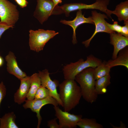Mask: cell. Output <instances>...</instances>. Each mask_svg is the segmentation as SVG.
Here are the masks:
<instances>
[{"label": "cell", "mask_w": 128, "mask_h": 128, "mask_svg": "<svg viewBox=\"0 0 128 128\" xmlns=\"http://www.w3.org/2000/svg\"><path fill=\"white\" fill-rule=\"evenodd\" d=\"M59 98L64 111L69 112L79 103L82 95L80 87L73 79H65L59 85Z\"/></svg>", "instance_id": "cell-1"}, {"label": "cell", "mask_w": 128, "mask_h": 128, "mask_svg": "<svg viewBox=\"0 0 128 128\" xmlns=\"http://www.w3.org/2000/svg\"><path fill=\"white\" fill-rule=\"evenodd\" d=\"M94 69L91 67L87 68L78 74L75 78L80 85L82 96L91 104L96 101L98 95L95 89Z\"/></svg>", "instance_id": "cell-2"}, {"label": "cell", "mask_w": 128, "mask_h": 128, "mask_svg": "<svg viewBox=\"0 0 128 128\" xmlns=\"http://www.w3.org/2000/svg\"><path fill=\"white\" fill-rule=\"evenodd\" d=\"M102 62L100 59L90 55L85 60L81 58L76 62L66 64L63 68L64 79L75 80L76 76L84 69L90 67L95 68Z\"/></svg>", "instance_id": "cell-3"}, {"label": "cell", "mask_w": 128, "mask_h": 128, "mask_svg": "<svg viewBox=\"0 0 128 128\" xmlns=\"http://www.w3.org/2000/svg\"><path fill=\"white\" fill-rule=\"evenodd\" d=\"M110 2V0H96L94 3L91 4L81 3H71L64 4L60 7L66 17H68L70 13L73 11L83 9H96L104 13L113 21L111 16V10L107 8Z\"/></svg>", "instance_id": "cell-4"}, {"label": "cell", "mask_w": 128, "mask_h": 128, "mask_svg": "<svg viewBox=\"0 0 128 128\" xmlns=\"http://www.w3.org/2000/svg\"><path fill=\"white\" fill-rule=\"evenodd\" d=\"M29 45L31 50L38 52L42 50L46 43L59 34L54 30L39 29L29 31Z\"/></svg>", "instance_id": "cell-5"}, {"label": "cell", "mask_w": 128, "mask_h": 128, "mask_svg": "<svg viewBox=\"0 0 128 128\" xmlns=\"http://www.w3.org/2000/svg\"><path fill=\"white\" fill-rule=\"evenodd\" d=\"M37 4L33 16L41 24L52 15L64 14L60 6H55L53 0H37Z\"/></svg>", "instance_id": "cell-6"}, {"label": "cell", "mask_w": 128, "mask_h": 128, "mask_svg": "<svg viewBox=\"0 0 128 128\" xmlns=\"http://www.w3.org/2000/svg\"><path fill=\"white\" fill-rule=\"evenodd\" d=\"M19 16L16 5L8 0H0V23L13 26Z\"/></svg>", "instance_id": "cell-7"}, {"label": "cell", "mask_w": 128, "mask_h": 128, "mask_svg": "<svg viewBox=\"0 0 128 128\" xmlns=\"http://www.w3.org/2000/svg\"><path fill=\"white\" fill-rule=\"evenodd\" d=\"M23 107L25 109H30L32 112L36 114L38 119L37 128H39L42 119L40 115V110L42 108L47 104H51L54 106H58L59 105L56 100L52 96H49L44 99L32 100H27L25 101Z\"/></svg>", "instance_id": "cell-8"}, {"label": "cell", "mask_w": 128, "mask_h": 128, "mask_svg": "<svg viewBox=\"0 0 128 128\" xmlns=\"http://www.w3.org/2000/svg\"><path fill=\"white\" fill-rule=\"evenodd\" d=\"M55 116L59 120V128H74L82 118L81 115L71 114L63 111L58 106H54Z\"/></svg>", "instance_id": "cell-9"}, {"label": "cell", "mask_w": 128, "mask_h": 128, "mask_svg": "<svg viewBox=\"0 0 128 128\" xmlns=\"http://www.w3.org/2000/svg\"><path fill=\"white\" fill-rule=\"evenodd\" d=\"M91 14V17L95 25V28L91 37L88 39L82 42L86 47L89 46L90 42L98 33L105 32L110 34L114 32L110 29L106 24V21L105 19H108V18L106 14L98 13L96 10L92 11Z\"/></svg>", "instance_id": "cell-10"}, {"label": "cell", "mask_w": 128, "mask_h": 128, "mask_svg": "<svg viewBox=\"0 0 128 128\" xmlns=\"http://www.w3.org/2000/svg\"><path fill=\"white\" fill-rule=\"evenodd\" d=\"M38 73L41 79V85L50 91L51 96L56 100L59 105L63 107V103L57 90V88L59 84L58 81L56 80L53 81L51 80L50 77V73L47 69L39 71Z\"/></svg>", "instance_id": "cell-11"}, {"label": "cell", "mask_w": 128, "mask_h": 128, "mask_svg": "<svg viewBox=\"0 0 128 128\" xmlns=\"http://www.w3.org/2000/svg\"><path fill=\"white\" fill-rule=\"evenodd\" d=\"M60 22L63 24L70 26L73 28V33L72 41L74 45L76 44L77 43L76 31L79 26L85 23L94 25L91 16L87 18H85L84 15L82 14V10H78L76 13V17L73 20L67 21L65 20H61Z\"/></svg>", "instance_id": "cell-12"}, {"label": "cell", "mask_w": 128, "mask_h": 128, "mask_svg": "<svg viewBox=\"0 0 128 128\" xmlns=\"http://www.w3.org/2000/svg\"><path fill=\"white\" fill-rule=\"evenodd\" d=\"M8 72L20 80L27 76L26 73L19 67L14 53L9 51L5 57Z\"/></svg>", "instance_id": "cell-13"}, {"label": "cell", "mask_w": 128, "mask_h": 128, "mask_svg": "<svg viewBox=\"0 0 128 128\" xmlns=\"http://www.w3.org/2000/svg\"><path fill=\"white\" fill-rule=\"evenodd\" d=\"M110 34V43L114 46L112 59L116 58L119 52L128 45V37L114 32Z\"/></svg>", "instance_id": "cell-14"}, {"label": "cell", "mask_w": 128, "mask_h": 128, "mask_svg": "<svg viewBox=\"0 0 128 128\" xmlns=\"http://www.w3.org/2000/svg\"><path fill=\"white\" fill-rule=\"evenodd\" d=\"M20 80V87L14 96V102L19 105L21 104L26 100L30 86V77L27 76Z\"/></svg>", "instance_id": "cell-15"}, {"label": "cell", "mask_w": 128, "mask_h": 128, "mask_svg": "<svg viewBox=\"0 0 128 128\" xmlns=\"http://www.w3.org/2000/svg\"><path fill=\"white\" fill-rule=\"evenodd\" d=\"M125 48L120 51L116 58L106 62V65L110 69L115 66L122 65L128 69V48Z\"/></svg>", "instance_id": "cell-16"}, {"label": "cell", "mask_w": 128, "mask_h": 128, "mask_svg": "<svg viewBox=\"0 0 128 128\" xmlns=\"http://www.w3.org/2000/svg\"><path fill=\"white\" fill-rule=\"evenodd\" d=\"M111 14L115 15L118 20L124 22L128 21V0L121 2L116 6L115 10H111Z\"/></svg>", "instance_id": "cell-17"}, {"label": "cell", "mask_w": 128, "mask_h": 128, "mask_svg": "<svg viewBox=\"0 0 128 128\" xmlns=\"http://www.w3.org/2000/svg\"><path fill=\"white\" fill-rule=\"evenodd\" d=\"M30 77V86L27 98L28 100H32L34 99L35 94L41 83L38 73H33Z\"/></svg>", "instance_id": "cell-18"}, {"label": "cell", "mask_w": 128, "mask_h": 128, "mask_svg": "<svg viewBox=\"0 0 128 128\" xmlns=\"http://www.w3.org/2000/svg\"><path fill=\"white\" fill-rule=\"evenodd\" d=\"M16 116L13 112L5 114L0 118V128H18L15 123Z\"/></svg>", "instance_id": "cell-19"}, {"label": "cell", "mask_w": 128, "mask_h": 128, "mask_svg": "<svg viewBox=\"0 0 128 128\" xmlns=\"http://www.w3.org/2000/svg\"><path fill=\"white\" fill-rule=\"evenodd\" d=\"M111 77L110 74L96 80L95 83V89L98 95L102 94V91L111 83Z\"/></svg>", "instance_id": "cell-20"}, {"label": "cell", "mask_w": 128, "mask_h": 128, "mask_svg": "<svg viewBox=\"0 0 128 128\" xmlns=\"http://www.w3.org/2000/svg\"><path fill=\"white\" fill-rule=\"evenodd\" d=\"M77 126L81 128H103L102 124L97 123L93 118H82L77 123Z\"/></svg>", "instance_id": "cell-21"}, {"label": "cell", "mask_w": 128, "mask_h": 128, "mask_svg": "<svg viewBox=\"0 0 128 128\" xmlns=\"http://www.w3.org/2000/svg\"><path fill=\"white\" fill-rule=\"evenodd\" d=\"M110 68L106 64V62L104 61L94 68V76L96 80L102 77L110 74Z\"/></svg>", "instance_id": "cell-22"}, {"label": "cell", "mask_w": 128, "mask_h": 128, "mask_svg": "<svg viewBox=\"0 0 128 128\" xmlns=\"http://www.w3.org/2000/svg\"><path fill=\"white\" fill-rule=\"evenodd\" d=\"M49 96H51L50 91L46 88L41 85L37 91L34 99H41Z\"/></svg>", "instance_id": "cell-23"}, {"label": "cell", "mask_w": 128, "mask_h": 128, "mask_svg": "<svg viewBox=\"0 0 128 128\" xmlns=\"http://www.w3.org/2000/svg\"><path fill=\"white\" fill-rule=\"evenodd\" d=\"M106 24L108 27L111 31L117 33H120L122 26L119 25L118 22L114 21L113 24H110L106 22Z\"/></svg>", "instance_id": "cell-24"}, {"label": "cell", "mask_w": 128, "mask_h": 128, "mask_svg": "<svg viewBox=\"0 0 128 128\" xmlns=\"http://www.w3.org/2000/svg\"><path fill=\"white\" fill-rule=\"evenodd\" d=\"M6 89L3 82H0V107L1 102L5 97L6 94Z\"/></svg>", "instance_id": "cell-25"}, {"label": "cell", "mask_w": 128, "mask_h": 128, "mask_svg": "<svg viewBox=\"0 0 128 128\" xmlns=\"http://www.w3.org/2000/svg\"><path fill=\"white\" fill-rule=\"evenodd\" d=\"M56 118L50 120L47 122V126L50 128H59V124L57 123Z\"/></svg>", "instance_id": "cell-26"}, {"label": "cell", "mask_w": 128, "mask_h": 128, "mask_svg": "<svg viewBox=\"0 0 128 128\" xmlns=\"http://www.w3.org/2000/svg\"><path fill=\"white\" fill-rule=\"evenodd\" d=\"M124 25L122 27L121 34L123 35L128 37V21L124 22Z\"/></svg>", "instance_id": "cell-27"}, {"label": "cell", "mask_w": 128, "mask_h": 128, "mask_svg": "<svg viewBox=\"0 0 128 128\" xmlns=\"http://www.w3.org/2000/svg\"><path fill=\"white\" fill-rule=\"evenodd\" d=\"M14 27L12 26H8L0 23V38L4 32L8 29L10 28H13Z\"/></svg>", "instance_id": "cell-28"}, {"label": "cell", "mask_w": 128, "mask_h": 128, "mask_svg": "<svg viewBox=\"0 0 128 128\" xmlns=\"http://www.w3.org/2000/svg\"><path fill=\"white\" fill-rule=\"evenodd\" d=\"M14 0L22 8H24L27 6L28 3L27 0Z\"/></svg>", "instance_id": "cell-29"}, {"label": "cell", "mask_w": 128, "mask_h": 128, "mask_svg": "<svg viewBox=\"0 0 128 128\" xmlns=\"http://www.w3.org/2000/svg\"><path fill=\"white\" fill-rule=\"evenodd\" d=\"M62 0H53L55 5L56 6L58 5L59 4L61 3Z\"/></svg>", "instance_id": "cell-30"}, {"label": "cell", "mask_w": 128, "mask_h": 128, "mask_svg": "<svg viewBox=\"0 0 128 128\" xmlns=\"http://www.w3.org/2000/svg\"><path fill=\"white\" fill-rule=\"evenodd\" d=\"M4 63V60L2 57L0 55V67L2 66Z\"/></svg>", "instance_id": "cell-31"}]
</instances>
